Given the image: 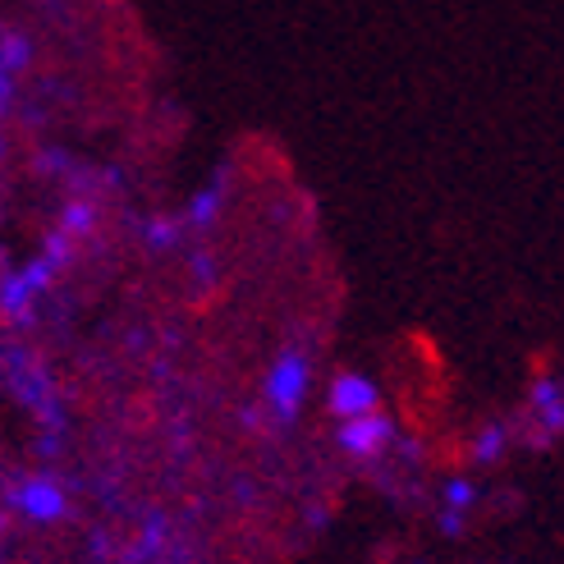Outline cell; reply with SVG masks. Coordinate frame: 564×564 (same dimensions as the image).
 Segmentation results:
<instances>
[{"label":"cell","instance_id":"e0dca14e","mask_svg":"<svg viewBox=\"0 0 564 564\" xmlns=\"http://www.w3.org/2000/svg\"><path fill=\"white\" fill-rule=\"evenodd\" d=\"M0 156H6V129H0Z\"/></svg>","mask_w":564,"mask_h":564},{"label":"cell","instance_id":"7a4b0ae2","mask_svg":"<svg viewBox=\"0 0 564 564\" xmlns=\"http://www.w3.org/2000/svg\"><path fill=\"white\" fill-rule=\"evenodd\" d=\"M10 510L23 514L28 523H61L69 514V496L51 473H33L10 487Z\"/></svg>","mask_w":564,"mask_h":564},{"label":"cell","instance_id":"9c48e42d","mask_svg":"<svg viewBox=\"0 0 564 564\" xmlns=\"http://www.w3.org/2000/svg\"><path fill=\"white\" fill-rule=\"evenodd\" d=\"M55 230L69 235L74 243H78V239H88V235L97 230V207L88 203V197H69L65 212H61V225H55Z\"/></svg>","mask_w":564,"mask_h":564},{"label":"cell","instance_id":"277c9868","mask_svg":"<svg viewBox=\"0 0 564 564\" xmlns=\"http://www.w3.org/2000/svg\"><path fill=\"white\" fill-rule=\"evenodd\" d=\"M390 441H394V422L381 409L368 413V417L340 422V432H335V445H340L345 455H354V459H377Z\"/></svg>","mask_w":564,"mask_h":564},{"label":"cell","instance_id":"7c38bea8","mask_svg":"<svg viewBox=\"0 0 564 564\" xmlns=\"http://www.w3.org/2000/svg\"><path fill=\"white\" fill-rule=\"evenodd\" d=\"M161 546H165V519H152V523H143V532H138V542L129 546L124 564H152L161 555Z\"/></svg>","mask_w":564,"mask_h":564},{"label":"cell","instance_id":"5b68a950","mask_svg":"<svg viewBox=\"0 0 564 564\" xmlns=\"http://www.w3.org/2000/svg\"><path fill=\"white\" fill-rule=\"evenodd\" d=\"M225 188H230V171H216L203 188H197L193 193V203L184 207V230H197V235H203V230H212V225L220 220V212H225Z\"/></svg>","mask_w":564,"mask_h":564},{"label":"cell","instance_id":"5bb4252c","mask_svg":"<svg viewBox=\"0 0 564 564\" xmlns=\"http://www.w3.org/2000/svg\"><path fill=\"white\" fill-rule=\"evenodd\" d=\"M193 275H197V280H212V275H216V258H212L207 248L193 252Z\"/></svg>","mask_w":564,"mask_h":564},{"label":"cell","instance_id":"8fae6325","mask_svg":"<svg viewBox=\"0 0 564 564\" xmlns=\"http://www.w3.org/2000/svg\"><path fill=\"white\" fill-rule=\"evenodd\" d=\"M505 449H510V422H487V427L473 436V459L477 464H496Z\"/></svg>","mask_w":564,"mask_h":564},{"label":"cell","instance_id":"6da1fadb","mask_svg":"<svg viewBox=\"0 0 564 564\" xmlns=\"http://www.w3.org/2000/svg\"><path fill=\"white\" fill-rule=\"evenodd\" d=\"M307 386H313V358H307L303 345H290L271 362L267 372V404L280 422H294L303 400H307Z\"/></svg>","mask_w":564,"mask_h":564},{"label":"cell","instance_id":"ba28073f","mask_svg":"<svg viewBox=\"0 0 564 564\" xmlns=\"http://www.w3.org/2000/svg\"><path fill=\"white\" fill-rule=\"evenodd\" d=\"M28 65H33V42H28V33L23 28H0V69L19 78Z\"/></svg>","mask_w":564,"mask_h":564},{"label":"cell","instance_id":"52a82bcc","mask_svg":"<svg viewBox=\"0 0 564 564\" xmlns=\"http://www.w3.org/2000/svg\"><path fill=\"white\" fill-rule=\"evenodd\" d=\"M532 413L542 417V427L551 436H560V427H564V390H560V377H542L538 386H532Z\"/></svg>","mask_w":564,"mask_h":564},{"label":"cell","instance_id":"9a60e30c","mask_svg":"<svg viewBox=\"0 0 564 564\" xmlns=\"http://www.w3.org/2000/svg\"><path fill=\"white\" fill-rule=\"evenodd\" d=\"M10 106H14V74L0 69V116H6Z\"/></svg>","mask_w":564,"mask_h":564},{"label":"cell","instance_id":"3957f363","mask_svg":"<svg viewBox=\"0 0 564 564\" xmlns=\"http://www.w3.org/2000/svg\"><path fill=\"white\" fill-rule=\"evenodd\" d=\"M326 409L340 417V422H354V417H368L381 409V390L372 377H362V372H340L330 381L326 390Z\"/></svg>","mask_w":564,"mask_h":564},{"label":"cell","instance_id":"4fadbf2b","mask_svg":"<svg viewBox=\"0 0 564 564\" xmlns=\"http://www.w3.org/2000/svg\"><path fill=\"white\" fill-rule=\"evenodd\" d=\"M441 500H445V514H464V510H473L477 505V487L468 482V477H455V482H445L441 487Z\"/></svg>","mask_w":564,"mask_h":564},{"label":"cell","instance_id":"8992f818","mask_svg":"<svg viewBox=\"0 0 564 564\" xmlns=\"http://www.w3.org/2000/svg\"><path fill=\"white\" fill-rule=\"evenodd\" d=\"M0 317L19 330L33 326V317H37V294L28 290V280L19 271H0Z\"/></svg>","mask_w":564,"mask_h":564},{"label":"cell","instance_id":"2e32d148","mask_svg":"<svg viewBox=\"0 0 564 564\" xmlns=\"http://www.w3.org/2000/svg\"><path fill=\"white\" fill-rule=\"evenodd\" d=\"M6 532H10V514H0V542H6Z\"/></svg>","mask_w":564,"mask_h":564},{"label":"cell","instance_id":"30bf717a","mask_svg":"<svg viewBox=\"0 0 564 564\" xmlns=\"http://www.w3.org/2000/svg\"><path fill=\"white\" fill-rule=\"evenodd\" d=\"M184 235H188V230H184L180 216H148V220H143V243H148L152 252H171Z\"/></svg>","mask_w":564,"mask_h":564}]
</instances>
